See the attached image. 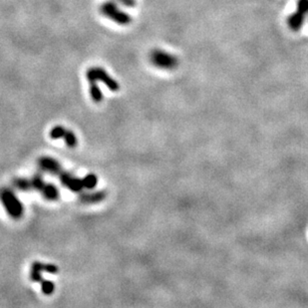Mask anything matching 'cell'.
Wrapping results in <instances>:
<instances>
[{"mask_svg": "<svg viewBox=\"0 0 308 308\" xmlns=\"http://www.w3.org/2000/svg\"><path fill=\"white\" fill-rule=\"evenodd\" d=\"M64 140H65L66 145L70 148H74V147L77 146V138L72 131H69V130L66 131L65 136H64Z\"/></svg>", "mask_w": 308, "mask_h": 308, "instance_id": "cell-11", "label": "cell"}, {"mask_svg": "<svg viewBox=\"0 0 308 308\" xmlns=\"http://www.w3.org/2000/svg\"><path fill=\"white\" fill-rule=\"evenodd\" d=\"M101 13L108 19L120 25H127L131 23V16L120 9L114 2H105L101 5Z\"/></svg>", "mask_w": 308, "mask_h": 308, "instance_id": "cell-3", "label": "cell"}, {"mask_svg": "<svg viewBox=\"0 0 308 308\" xmlns=\"http://www.w3.org/2000/svg\"><path fill=\"white\" fill-rule=\"evenodd\" d=\"M83 184L85 188L92 189L98 184V178L94 174H89L83 179Z\"/></svg>", "mask_w": 308, "mask_h": 308, "instance_id": "cell-9", "label": "cell"}, {"mask_svg": "<svg viewBox=\"0 0 308 308\" xmlns=\"http://www.w3.org/2000/svg\"><path fill=\"white\" fill-rule=\"evenodd\" d=\"M58 177L60 179L62 185L66 186L68 189H70L72 191L78 192V191H81L82 188L84 187L83 179H78V178L74 177L73 175H71L70 173L65 172L64 170H62V172L58 175Z\"/></svg>", "mask_w": 308, "mask_h": 308, "instance_id": "cell-5", "label": "cell"}, {"mask_svg": "<svg viewBox=\"0 0 308 308\" xmlns=\"http://www.w3.org/2000/svg\"><path fill=\"white\" fill-rule=\"evenodd\" d=\"M296 10L300 11L301 13L308 15V0H298L297 1V8Z\"/></svg>", "mask_w": 308, "mask_h": 308, "instance_id": "cell-13", "label": "cell"}, {"mask_svg": "<svg viewBox=\"0 0 308 308\" xmlns=\"http://www.w3.org/2000/svg\"><path fill=\"white\" fill-rule=\"evenodd\" d=\"M66 131H67V130H66L64 127H62V126H56V127H54V128L51 130V132H50V137H51V139H53V140L61 139V138H64Z\"/></svg>", "mask_w": 308, "mask_h": 308, "instance_id": "cell-12", "label": "cell"}, {"mask_svg": "<svg viewBox=\"0 0 308 308\" xmlns=\"http://www.w3.org/2000/svg\"><path fill=\"white\" fill-rule=\"evenodd\" d=\"M41 289L45 295H51L55 289V284L51 280H42L41 281Z\"/></svg>", "mask_w": 308, "mask_h": 308, "instance_id": "cell-10", "label": "cell"}, {"mask_svg": "<svg viewBox=\"0 0 308 308\" xmlns=\"http://www.w3.org/2000/svg\"><path fill=\"white\" fill-rule=\"evenodd\" d=\"M0 199L3 207L5 208L7 214L15 220L22 218L24 213V208L21 201L17 198L16 194L9 188H2L0 190Z\"/></svg>", "mask_w": 308, "mask_h": 308, "instance_id": "cell-1", "label": "cell"}, {"mask_svg": "<svg viewBox=\"0 0 308 308\" xmlns=\"http://www.w3.org/2000/svg\"><path fill=\"white\" fill-rule=\"evenodd\" d=\"M150 61L155 67L163 70H173L179 64L177 56L162 49H154L150 54Z\"/></svg>", "mask_w": 308, "mask_h": 308, "instance_id": "cell-2", "label": "cell"}, {"mask_svg": "<svg viewBox=\"0 0 308 308\" xmlns=\"http://www.w3.org/2000/svg\"><path fill=\"white\" fill-rule=\"evenodd\" d=\"M38 166L42 171L54 176H58L63 170L61 165L56 160L50 157L40 158L38 161Z\"/></svg>", "mask_w": 308, "mask_h": 308, "instance_id": "cell-6", "label": "cell"}, {"mask_svg": "<svg viewBox=\"0 0 308 308\" xmlns=\"http://www.w3.org/2000/svg\"><path fill=\"white\" fill-rule=\"evenodd\" d=\"M305 18H306V15L301 13L300 11L296 10L295 12H293L291 15H289L288 19H287V23H288V26L294 30V31H298L300 30V28L304 25V22H305Z\"/></svg>", "mask_w": 308, "mask_h": 308, "instance_id": "cell-7", "label": "cell"}, {"mask_svg": "<svg viewBox=\"0 0 308 308\" xmlns=\"http://www.w3.org/2000/svg\"><path fill=\"white\" fill-rule=\"evenodd\" d=\"M105 198H106V191L103 190L91 193H82L81 195H79V200L82 203H95L102 201Z\"/></svg>", "mask_w": 308, "mask_h": 308, "instance_id": "cell-8", "label": "cell"}, {"mask_svg": "<svg viewBox=\"0 0 308 308\" xmlns=\"http://www.w3.org/2000/svg\"><path fill=\"white\" fill-rule=\"evenodd\" d=\"M86 76H90L93 77L94 79H96L97 81H101L103 82L107 88H109L111 91L113 92H117L118 90H120V85L119 83L113 79L105 69L101 68V67H93L90 68L87 73Z\"/></svg>", "mask_w": 308, "mask_h": 308, "instance_id": "cell-4", "label": "cell"}]
</instances>
